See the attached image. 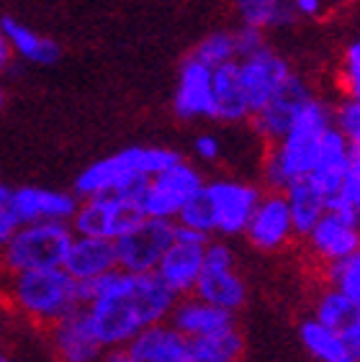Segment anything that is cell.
Here are the masks:
<instances>
[{
	"label": "cell",
	"mask_w": 360,
	"mask_h": 362,
	"mask_svg": "<svg viewBox=\"0 0 360 362\" xmlns=\"http://www.w3.org/2000/svg\"><path fill=\"white\" fill-rule=\"evenodd\" d=\"M80 288L83 314L103 349L124 347L139 329L167 321L178 298L154 272H126L121 267L80 283Z\"/></svg>",
	"instance_id": "cell-1"
},
{
	"label": "cell",
	"mask_w": 360,
	"mask_h": 362,
	"mask_svg": "<svg viewBox=\"0 0 360 362\" xmlns=\"http://www.w3.org/2000/svg\"><path fill=\"white\" fill-rule=\"evenodd\" d=\"M332 126V103L314 93L293 119L291 129L268 144L263 160V182L268 190H286L293 180L312 173L319 141Z\"/></svg>",
	"instance_id": "cell-2"
},
{
	"label": "cell",
	"mask_w": 360,
	"mask_h": 362,
	"mask_svg": "<svg viewBox=\"0 0 360 362\" xmlns=\"http://www.w3.org/2000/svg\"><path fill=\"white\" fill-rule=\"evenodd\" d=\"M6 303L36 327L49 329L83 306V288L62 267H42L3 275Z\"/></svg>",
	"instance_id": "cell-3"
},
{
	"label": "cell",
	"mask_w": 360,
	"mask_h": 362,
	"mask_svg": "<svg viewBox=\"0 0 360 362\" xmlns=\"http://www.w3.org/2000/svg\"><path fill=\"white\" fill-rule=\"evenodd\" d=\"M183 154L170 146H126L121 152L108 154L103 160H96L93 165L77 175L72 193L77 198L103 193H132L145 185L159 170L170 168Z\"/></svg>",
	"instance_id": "cell-4"
},
{
	"label": "cell",
	"mask_w": 360,
	"mask_h": 362,
	"mask_svg": "<svg viewBox=\"0 0 360 362\" xmlns=\"http://www.w3.org/2000/svg\"><path fill=\"white\" fill-rule=\"evenodd\" d=\"M72 237L75 231L64 221L18 223L8 242L0 247V272L11 275L42 267H62Z\"/></svg>",
	"instance_id": "cell-5"
},
{
	"label": "cell",
	"mask_w": 360,
	"mask_h": 362,
	"mask_svg": "<svg viewBox=\"0 0 360 362\" xmlns=\"http://www.w3.org/2000/svg\"><path fill=\"white\" fill-rule=\"evenodd\" d=\"M139 190L132 193H103L88 195L77 201V209L69 218V229L85 237L118 239L145 218L139 209Z\"/></svg>",
	"instance_id": "cell-6"
},
{
	"label": "cell",
	"mask_w": 360,
	"mask_h": 362,
	"mask_svg": "<svg viewBox=\"0 0 360 362\" xmlns=\"http://www.w3.org/2000/svg\"><path fill=\"white\" fill-rule=\"evenodd\" d=\"M203 182H206V177H203L201 170L196 168L193 162L180 157L170 168L152 175L139 188V209L145 216L175 221L178 211L203 188Z\"/></svg>",
	"instance_id": "cell-7"
},
{
	"label": "cell",
	"mask_w": 360,
	"mask_h": 362,
	"mask_svg": "<svg viewBox=\"0 0 360 362\" xmlns=\"http://www.w3.org/2000/svg\"><path fill=\"white\" fill-rule=\"evenodd\" d=\"M175 237V221L145 216L132 229L113 239L116 267L126 272H154L159 257L165 255Z\"/></svg>",
	"instance_id": "cell-8"
},
{
	"label": "cell",
	"mask_w": 360,
	"mask_h": 362,
	"mask_svg": "<svg viewBox=\"0 0 360 362\" xmlns=\"http://www.w3.org/2000/svg\"><path fill=\"white\" fill-rule=\"evenodd\" d=\"M211 211H214V231L219 237H242L249 214L263 193L260 185L240 177H214L203 182Z\"/></svg>",
	"instance_id": "cell-9"
},
{
	"label": "cell",
	"mask_w": 360,
	"mask_h": 362,
	"mask_svg": "<svg viewBox=\"0 0 360 362\" xmlns=\"http://www.w3.org/2000/svg\"><path fill=\"white\" fill-rule=\"evenodd\" d=\"M242 237L249 242V247H255L257 252H265V255H276V252L291 247L296 231H293L283 190H263L260 193Z\"/></svg>",
	"instance_id": "cell-10"
},
{
	"label": "cell",
	"mask_w": 360,
	"mask_h": 362,
	"mask_svg": "<svg viewBox=\"0 0 360 362\" xmlns=\"http://www.w3.org/2000/svg\"><path fill=\"white\" fill-rule=\"evenodd\" d=\"M208 237L198 234V231L183 229L175 223V237L165 255L159 257L154 275L165 283L175 296H188L193 293L196 280L203 270V247H206Z\"/></svg>",
	"instance_id": "cell-11"
},
{
	"label": "cell",
	"mask_w": 360,
	"mask_h": 362,
	"mask_svg": "<svg viewBox=\"0 0 360 362\" xmlns=\"http://www.w3.org/2000/svg\"><path fill=\"white\" fill-rule=\"evenodd\" d=\"M293 75L291 62L283 54H278L276 49L263 47L247 57L237 59V77L242 85V93L247 98L249 116L263 108L270 98L276 95L283 83Z\"/></svg>",
	"instance_id": "cell-12"
},
{
	"label": "cell",
	"mask_w": 360,
	"mask_h": 362,
	"mask_svg": "<svg viewBox=\"0 0 360 362\" xmlns=\"http://www.w3.org/2000/svg\"><path fill=\"white\" fill-rule=\"evenodd\" d=\"M312 83L306 80L304 75H298L293 70V75L283 83V88L270 98L263 108H257L252 116H249V124H252V132L265 141V144H273L283 136L288 129H291L293 119L298 116V111L304 108V103L314 95Z\"/></svg>",
	"instance_id": "cell-13"
},
{
	"label": "cell",
	"mask_w": 360,
	"mask_h": 362,
	"mask_svg": "<svg viewBox=\"0 0 360 362\" xmlns=\"http://www.w3.org/2000/svg\"><path fill=\"white\" fill-rule=\"evenodd\" d=\"M304 244L319 265L360 252V221L327 209L319 221L306 231Z\"/></svg>",
	"instance_id": "cell-14"
},
{
	"label": "cell",
	"mask_w": 360,
	"mask_h": 362,
	"mask_svg": "<svg viewBox=\"0 0 360 362\" xmlns=\"http://www.w3.org/2000/svg\"><path fill=\"white\" fill-rule=\"evenodd\" d=\"M298 339L317 362H360V324L332 329L306 316L298 324Z\"/></svg>",
	"instance_id": "cell-15"
},
{
	"label": "cell",
	"mask_w": 360,
	"mask_h": 362,
	"mask_svg": "<svg viewBox=\"0 0 360 362\" xmlns=\"http://www.w3.org/2000/svg\"><path fill=\"white\" fill-rule=\"evenodd\" d=\"M77 198L72 190L39 188V185H23L11 188V209L18 223L34 221H64L69 223L77 209Z\"/></svg>",
	"instance_id": "cell-16"
},
{
	"label": "cell",
	"mask_w": 360,
	"mask_h": 362,
	"mask_svg": "<svg viewBox=\"0 0 360 362\" xmlns=\"http://www.w3.org/2000/svg\"><path fill=\"white\" fill-rule=\"evenodd\" d=\"M211 77L214 67L203 64L193 54L183 59L173 93V111L180 121L211 119Z\"/></svg>",
	"instance_id": "cell-17"
},
{
	"label": "cell",
	"mask_w": 360,
	"mask_h": 362,
	"mask_svg": "<svg viewBox=\"0 0 360 362\" xmlns=\"http://www.w3.org/2000/svg\"><path fill=\"white\" fill-rule=\"evenodd\" d=\"M167 321L186 339H201V337L219 334V332H227V329L237 327V319L232 311L198 298L196 293H188V296L175 298V306L170 311V316H167Z\"/></svg>",
	"instance_id": "cell-18"
},
{
	"label": "cell",
	"mask_w": 360,
	"mask_h": 362,
	"mask_svg": "<svg viewBox=\"0 0 360 362\" xmlns=\"http://www.w3.org/2000/svg\"><path fill=\"white\" fill-rule=\"evenodd\" d=\"M355 162H360V144L347 141L334 126H330L325 136H322V141H319L317 160H314L312 173L306 177L330 198Z\"/></svg>",
	"instance_id": "cell-19"
},
{
	"label": "cell",
	"mask_w": 360,
	"mask_h": 362,
	"mask_svg": "<svg viewBox=\"0 0 360 362\" xmlns=\"http://www.w3.org/2000/svg\"><path fill=\"white\" fill-rule=\"evenodd\" d=\"M49 341L57 362H98L103 352V347L90 332L83 306L49 327Z\"/></svg>",
	"instance_id": "cell-20"
},
{
	"label": "cell",
	"mask_w": 360,
	"mask_h": 362,
	"mask_svg": "<svg viewBox=\"0 0 360 362\" xmlns=\"http://www.w3.org/2000/svg\"><path fill=\"white\" fill-rule=\"evenodd\" d=\"M116 267V250L111 239L75 234L62 259V270L77 283H90Z\"/></svg>",
	"instance_id": "cell-21"
},
{
	"label": "cell",
	"mask_w": 360,
	"mask_h": 362,
	"mask_svg": "<svg viewBox=\"0 0 360 362\" xmlns=\"http://www.w3.org/2000/svg\"><path fill=\"white\" fill-rule=\"evenodd\" d=\"M139 362H186L188 339L180 334L170 321H157L139 329L124 344Z\"/></svg>",
	"instance_id": "cell-22"
},
{
	"label": "cell",
	"mask_w": 360,
	"mask_h": 362,
	"mask_svg": "<svg viewBox=\"0 0 360 362\" xmlns=\"http://www.w3.org/2000/svg\"><path fill=\"white\" fill-rule=\"evenodd\" d=\"M211 119L222 124H244L249 121V105L242 93L235 62L214 67L211 77Z\"/></svg>",
	"instance_id": "cell-23"
},
{
	"label": "cell",
	"mask_w": 360,
	"mask_h": 362,
	"mask_svg": "<svg viewBox=\"0 0 360 362\" xmlns=\"http://www.w3.org/2000/svg\"><path fill=\"white\" fill-rule=\"evenodd\" d=\"M193 293L198 298L208 300L219 308H227L237 314L240 308L247 303V283H244L242 272L232 267H203L198 280H196Z\"/></svg>",
	"instance_id": "cell-24"
},
{
	"label": "cell",
	"mask_w": 360,
	"mask_h": 362,
	"mask_svg": "<svg viewBox=\"0 0 360 362\" xmlns=\"http://www.w3.org/2000/svg\"><path fill=\"white\" fill-rule=\"evenodd\" d=\"M0 28H3V34H6L8 44H11V52L13 57H21L26 62L31 64H55L60 59V44L55 39H49V36L36 34L34 28L26 26L23 21L18 18H0Z\"/></svg>",
	"instance_id": "cell-25"
},
{
	"label": "cell",
	"mask_w": 360,
	"mask_h": 362,
	"mask_svg": "<svg viewBox=\"0 0 360 362\" xmlns=\"http://www.w3.org/2000/svg\"><path fill=\"white\" fill-rule=\"evenodd\" d=\"M283 195H286V203H288V214H291L296 239H301L306 231L319 221V216L327 211V195L322 193L309 177L293 180L291 185L283 190Z\"/></svg>",
	"instance_id": "cell-26"
},
{
	"label": "cell",
	"mask_w": 360,
	"mask_h": 362,
	"mask_svg": "<svg viewBox=\"0 0 360 362\" xmlns=\"http://www.w3.org/2000/svg\"><path fill=\"white\" fill-rule=\"evenodd\" d=\"M232 6L244 26H255L263 31L291 26L296 21L291 0H232Z\"/></svg>",
	"instance_id": "cell-27"
},
{
	"label": "cell",
	"mask_w": 360,
	"mask_h": 362,
	"mask_svg": "<svg viewBox=\"0 0 360 362\" xmlns=\"http://www.w3.org/2000/svg\"><path fill=\"white\" fill-rule=\"evenodd\" d=\"M244 352V337L240 329L232 327L219 334L188 339V360L186 362H240Z\"/></svg>",
	"instance_id": "cell-28"
},
{
	"label": "cell",
	"mask_w": 360,
	"mask_h": 362,
	"mask_svg": "<svg viewBox=\"0 0 360 362\" xmlns=\"http://www.w3.org/2000/svg\"><path fill=\"white\" fill-rule=\"evenodd\" d=\"M312 316L317 321H322V324H327V327L345 329L353 327V324H360V303L347 298L345 293L325 286L312 303Z\"/></svg>",
	"instance_id": "cell-29"
},
{
	"label": "cell",
	"mask_w": 360,
	"mask_h": 362,
	"mask_svg": "<svg viewBox=\"0 0 360 362\" xmlns=\"http://www.w3.org/2000/svg\"><path fill=\"white\" fill-rule=\"evenodd\" d=\"M322 280H325V286L345 293L347 298L360 303V252L325 262L322 265Z\"/></svg>",
	"instance_id": "cell-30"
},
{
	"label": "cell",
	"mask_w": 360,
	"mask_h": 362,
	"mask_svg": "<svg viewBox=\"0 0 360 362\" xmlns=\"http://www.w3.org/2000/svg\"><path fill=\"white\" fill-rule=\"evenodd\" d=\"M327 209L360 221V162H355L353 168L347 170L334 193L327 198Z\"/></svg>",
	"instance_id": "cell-31"
},
{
	"label": "cell",
	"mask_w": 360,
	"mask_h": 362,
	"mask_svg": "<svg viewBox=\"0 0 360 362\" xmlns=\"http://www.w3.org/2000/svg\"><path fill=\"white\" fill-rule=\"evenodd\" d=\"M175 223L183 226V229L198 231L203 237H216L214 231V211H211V203H208L206 190H198V193L191 198V201L178 211Z\"/></svg>",
	"instance_id": "cell-32"
},
{
	"label": "cell",
	"mask_w": 360,
	"mask_h": 362,
	"mask_svg": "<svg viewBox=\"0 0 360 362\" xmlns=\"http://www.w3.org/2000/svg\"><path fill=\"white\" fill-rule=\"evenodd\" d=\"M196 59H201L208 67H219V64L235 62L237 59V47H235V34L232 31H211L196 44L191 52Z\"/></svg>",
	"instance_id": "cell-33"
},
{
	"label": "cell",
	"mask_w": 360,
	"mask_h": 362,
	"mask_svg": "<svg viewBox=\"0 0 360 362\" xmlns=\"http://www.w3.org/2000/svg\"><path fill=\"white\" fill-rule=\"evenodd\" d=\"M332 126L347 141L360 144V95L342 93L332 103Z\"/></svg>",
	"instance_id": "cell-34"
},
{
	"label": "cell",
	"mask_w": 360,
	"mask_h": 362,
	"mask_svg": "<svg viewBox=\"0 0 360 362\" xmlns=\"http://www.w3.org/2000/svg\"><path fill=\"white\" fill-rule=\"evenodd\" d=\"M339 88L347 95H360V42L345 44L342 59H339Z\"/></svg>",
	"instance_id": "cell-35"
},
{
	"label": "cell",
	"mask_w": 360,
	"mask_h": 362,
	"mask_svg": "<svg viewBox=\"0 0 360 362\" xmlns=\"http://www.w3.org/2000/svg\"><path fill=\"white\" fill-rule=\"evenodd\" d=\"M235 34V47H237V59L240 57H247L252 54V52H257V49L268 47V39H265V31L263 28H255V26H240L237 31H232Z\"/></svg>",
	"instance_id": "cell-36"
},
{
	"label": "cell",
	"mask_w": 360,
	"mask_h": 362,
	"mask_svg": "<svg viewBox=\"0 0 360 362\" xmlns=\"http://www.w3.org/2000/svg\"><path fill=\"white\" fill-rule=\"evenodd\" d=\"M222 152L224 146L219 141V136H214V134H198L193 139V154L201 162H206V165H214V162L222 160Z\"/></svg>",
	"instance_id": "cell-37"
},
{
	"label": "cell",
	"mask_w": 360,
	"mask_h": 362,
	"mask_svg": "<svg viewBox=\"0 0 360 362\" xmlns=\"http://www.w3.org/2000/svg\"><path fill=\"white\" fill-rule=\"evenodd\" d=\"M16 226H18V221H16L13 209H11V188L0 182V247L8 242Z\"/></svg>",
	"instance_id": "cell-38"
},
{
	"label": "cell",
	"mask_w": 360,
	"mask_h": 362,
	"mask_svg": "<svg viewBox=\"0 0 360 362\" xmlns=\"http://www.w3.org/2000/svg\"><path fill=\"white\" fill-rule=\"evenodd\" d=\"M293 13L296 18H322V16L330 11V3L327 0H291Z\"/></svg>",
	"instance_id": "cell-39"
},
{
	"label": "cell",
	"mask_w": 360,
	"mask_h": 362,
	"mask_svg": "<svg viewBox=\"0 0 360 362\" xmlns=\"http://www.w3.org/2000/svg\"><path fill=\"white\" fill-rule=\"evenodd\" d=\"M98 362H139V360L126 347H108L101 352Z\"/></svg>",
	"instance_id": "cell-40"
},
{
	"label": "cell",
	"mask_w": 360,
	"mask_h": 362,
	"mask_svg": "<svg viewBox=\"0 0 360 362\" xmlns=\"http://www.w3.org/2000/svg\"><path fill=\"white\" fill-rule=\"evenodd\" d=\"M13 62V52H11V44H8L3 28H0V72H6Z\"/></svg>",
	"instance_id": "cell-41"
},
{
	"label": "cell",
	"mask_w": 360,
	"mask_h": 362,
	"mask_svg": "<svg viewBox=\"0 0 360 362\" xmlns=\"http://www.w3.org/2000/svg\"><path fill=\"white\" fill-rule=\"evenodd\" d=\"M0 362H16V360L11 355H8L6 349H0Z\"/></svg>",
	"instance_id": "cell-42"
},
{
	"label": "cell",
	"mask_w": 360,
	"mask_h": 362,
	"mask_svg": "<svg viewBox=\"0 0 360 362\" xmlns=\"http://www.w3.org/2000/svg\"><path fill=\"white\" fill-rule=\"evenodd\" d=\"M6 105V90H3V85H0V108Z\"/></svg>",
	"instance_id": "cell-43"
},
{
	"label": "cell",
	"mask_w": 360,
	"mask_h": 362,
	"mask_svg": "<svg viewBox=\"0 0 360 362\" xmlns=\"http://www.w3.org/2000/svg\"><path fill=\"white\" fill-rule=\"evenodd\" d=\"M327 3H330V8H332V6H337V3H342V0H327Z\"/></svg>",
	"instance_id": "cell-44"
}]
</instances>
